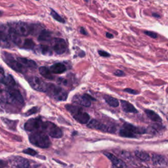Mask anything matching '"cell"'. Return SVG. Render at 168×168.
<instances>
[{"instance_id":"obj_1","label":"cell","mask_w":168,"mask_h":168,"mask_svg":"<svg viewBox=\"0 0 168 168\" xmlns=\"http://www.w3.org/2000/svg\"><path fill=\"white\" fill-rule=\"evenodd\" d=\"M31 144L42 149H46L51 145V140L49 137L43 131H36L29 137Z\"/></svg>"},{"instance_id":"obj_2","label":"cell","mask_w":168,"mask_h":168,"mask_svg":"<svg viewBox=\"0 0 168 168\" xmlns=\"http://www.w3.org/2000/svg\"><path fill=\"white\" fill-rule=\"evenodd\" d=\"M46 93L53 99L56 100H61L64 101L68 97V93L61 87L57 86L53 84H48V88Z\"/></svg>"},{"instance_id":"obj_3","label":"cell","mask_w":168,"mask_h":168,"mask_svg":"<svg viewBox=\"0 0 168 168\" xmlns=\"http://www.w3.org/2000/svg\"><path fill=\"white\" fill-rule=\"evenodd\" d=\"M2 59L4 60L6 64L15 71L22 74H24L26 72V66H24L21 63H20L17 59H15L12 55L9 54V53L6 52H3L2 53Z\"/></svg>"},{"instance_id":"obj_4","label":"cell","mask_w":168,"mask_h":168,"mask_svg":"<svg viewBox=\"0 0 168 168\" xmlns=\"http://www.w3.org/2000/svg\"><path fill=\"white\" fill-rule=\"evenodd\" d=\"M44 122L41 118H31L24 124V129L28 131H43Z\"/></svg>"},{"instance_id":"obj_5","label":"cell","mask_w":168,"mask_h":168,"mask_svg":"<svg viewBox=\"0 0 168 168\" xmlns=\"http://www.w3.org/2000/svg\"><path fill=\"white\" fill-rule=\"evenodd\" d=\"M43 131L47 133L49 135L53 138H61L63 135L62 130L55 124L49 122H44Z\"/></svg>"},{"instance_id":"obj_6","label":"cell","mask_w":168,"mask_h":168,"mask_svg":"<svg viewBox=\"0 0 168 168\" xmlns=\"http://www.w3.org/2000/svg\"><path fill=\"white\" fill-rule=\"evenodd\" d=\"M87 127L91 129L107 133H114L116 131V128H115L114 126L106 125L96 120H92L89 121V122L87 123Z\"/></svg>"},{"instance_id":"obj_7","label":"cell","mask_w":168,"mask_h":168,"mask_svg":"<svg viewBox=\"0 0 168 168\" xmlns=\"http://www.w3.org/2000/svg\"><path fill=\"white\" fill-rule=\"evenodd\" d=\"M51 43L53 51H54L57 55L64 54L67 50L66 43L65 40L62 38H53L51 40Z\"/></svg>"},{"instance_id":"obj_8","label":"cell","mask_w":168,"mask_h":168,"mask_svg":"<svg viewBox=\"0 0 168 168\" xmlns=\"http://www.w3.org/2000/svg\"><path fill=\"white\" fill-rule=\"evenodd\" d=\"M28 82L33 89L41 92H46L48 84L36 76H32L28 79Z\"/></svg>"},{"instance_id":"obj_9","label":"cell","mask_w":168,"mask_h":168,"mask_svg":"<svg viewBox=\"0 0 168 168\" xmlns=\"http://www.w3.org/2000/svg\"><path fill=\"white\" fill-rule=\"evenodd\" d=\"M9 164L12 167L26 168L30 167V162L26 158L21 156H14L9 159Z\"/></svg>"},{"instance_id":"obj_10","label":"cell","mask_w":168,"mask_h":168,"mask_svg":"<svg viewBox=\"0 0 168 168\" xmlns=\"http://www.w3.org/2000/svg\"><path fill=\"white\" fill-rule=\"evenodd\" d=\"M14 29L21 36H27L31 33V26L25 23L19 22L17 23Z\"/></svg>"},{"instance_id":"obj_11","label":"cell","mask_w":168,"mask_h":168,"mask_svg":"<svg viewBox=\"0 0 168 168\" xmlns=\"http://www.w3.org/2000/svg\"><path fill=\"white\" fill-rule=\"evenodd\" d=\"M104 154L111 161L114 167H127V165L125 164L124 162H123L122 160H120L118 158H117L116 156H114V154L111 153H109V152H106Z\"/></svg>"},{"instance_id":"obj_12","label":"cell","mask_w":168,"mask_h":168,"mask_svg":"<svg viewBox=\"0 0 168 168\" xmlns=\"http://www.w3.org/2000/svg\"><path fill=\"white\" fill-rule=\"evenodd\" d=\"M7 91L9 93L11 97L13 99H14L16 102L21 104H24V99L21 95V92H20L18 90L13 89V87H9V89H8Z\"/></svg>"},{"instance_id":"obj_13","label":"cell","mask_w":168,"mask_h":168,"mask_svg":"<svg viewBox=\"0 0 168 168\" xmlns=\"http://www.w3.org/2000/svg\"><path fill=\"white\" fill-rule=\"evenodd\" d=\"M73 117L78 122L82 124H87L89 122L90 120L89 114L86 112H84L82 110L75 114L74 115H73Z\"/></svg>"},{"instance_id":"obj_14","label":"cell","mask_w":168,"mask_h":168,"mask_svg":"<svg viewBox=\"0 0 168 168\" xmlns=\"http://www.w3.org/2000/svg\"><path fill=\"white\" fill-rule=\"evenodd\" d=\"M9 36L10 39L13 43L16 44L17 45H18L19 47H21L22 48V45L23 43V40H22L21 38L20 37L21 36L18 34L14 28H11L9 30Z\"/></svg>"},{"instance_id":"obj_15","label":"cell","mask_w":168,"mask_h":168,"mask_svg":"<svg viewBox=\"0 0 168 168\" xmlns=\"http://www.w3.org/2000/svg\"><path fill=\"white\" fill-rule=\"evenodd\" d=\"M152 162L154 165H160V166H166L168 165V161L167 159L159 154H153L152 157Z\"/></svg>"},{"instance_id":"obj_16","label":"cell","mask_w":168,"mask_h":168,"mask_svg":"<svg viewBox=\"0 0 168 168\" xmlns=\"http://www.w3.org/2000/svg\"><path fill=\"white\" fill-rule=\"evenodd\" d=\"M73 102L78 103L80 105H82L86 107H89L91 106V103L89 99H87L84 95L83 96L80 95H75L73 97Z\"/></svg>"},{"instance_id":"obj_17","label":"cell","mask_w":168,"mask_h":168,"mask_svg":"<svg viewBox=\"0 0 168 168\" xmlns=\"http://www.w3.org/2000/svg\"><path fill=\"white\" fill-rule=\"evenodd\" d=\"M120 103H121V106H122V109L124 112H127V113H137L138 112V110L135 109V107L130 103L126 101V100H121Z\"/></svg>"},{"instance_id":"obj_18","label":"cell","mask_w":168,"mask_h":168,"mask_svg":"<svg viewBox=\"0 0 168 168\" xmlns=\"http://www.w3.org/2000/svg\"><path fill=\"white\" fill-rule=\"evenodd\" d=\"M9 36L6 33L0 30V47L3 48H9L11 44L9 42Z\"/></svg>"},{"instance_id":"obj_19","label":"cell","mask_w":168,"mask_h":168,"mask_svg":"<svg viewBox=\"0 0 168 168\" xmlns=\"http://www.w3.org/2000/svg\"><path fill=\"white\" fill-rule=\"evenodd\" d=\"M50 70L53 74H60L64 72L66 70V68L64 64H63V63H56L55 64L52 65L50 67Z\"/></svg>"},{"instance_id":"obj_20","label":"cell","mask_w":168,"mask_h":168,"mask_svg":"<svg viewBox=\"0 0 168 168\" xmlns=\"http://www.w3.org/2000/svg\"><path fill=\"white\" fill-rule=\"evenodd\" d=\"M17 60L26 67H28V68H31V69H35L37 67L36 63L32 60H30V59H25V58H21V57L17 58Z\"/></svg>"},{"instance_id":"obj_21","label":"cell","mask_w":168,"mask_h":168,"mask_svg":"<svg viewBox=\"0 0 168 168\" xmlns=\"http://www.w3.org/2000/svg\"><path fill=\"white\" fill-rule=\"evenodd\" d=\"M119 134H120V135L122 137H127V138H136L137 137L136 134H135L130 130L126 128V127L124 126L122 127V129L120 130Z\"/></svg>"},{"instance_id":"obj_22","label":"cell","mask_w":168,"mask_h":168,"mask_svg":"<svg viewBox=\"0 0 168 168\" xmlns=\"http://www.w3.org/2000/svg\"><path fill=\"white\" fill-rule=\"evenodd\" d=\"M38 51L43 55L51 56L53 55V51L49 46L46 45H40L38 46Z\"/></svg>"},{"instance_id":"obj_23","label":"cell","mask_w":168,"mask_h":168,"mask_svg":"<svg viewBox=\"0 0 168 168\" xmlns=\"http://www.w3.org/2000/svg\"><path fill=\"white\" fill-rule=\"evenodd\" d=\"M39 72L43 77L48 79H54V76H53L51 71L47 67L42 66L39 69Z\"/></svg>"},{"instance_id":"obj_24","label":"cell","mask_w":168,"mask_h":168,"mask_svg":"<svg viewBox=\"0 0 168 168\" xmlns=\"http://www.w3.org/2000/svg\"><path fill=\"white\" fill-rule=\"evenodd\" d=\"M145 112L146 114V116L149 117L151 120L154 121V122H162V118H160V116L158 115V114H157L153 110H151L149 109H146L145 110Z\"/></svg>"},{"instance_id":"obj_25","label":"cell","mask_w":168,"mask_h":168,"mask_svg":"<svg viewBox=\"0 0 168 168\" xmlns=\"http://www.w3.org/2000/svg\"><path fill=\"white\" fill-rule=\"evenodd\" d=\"M52 39L51 33L49 31L46 30H43L39 33L38 36V40L41 42H48Z\"/></svg>"},{"instance_id":"obj_26","label":"cell","mask_w":168,"mask_h":168,"mask_svg":"<svg viewBox=\"0 0 168 168\" xmlns=\"http://www.w3.org/2000/svg\"><path fill=\"white\" fill-rule=\"evenodd\" d=\"M104 99L105 100V101L107 104H109L110 106L112 107H118L120 105V102L119 100L111 96H109L108 95H106L104 96Z\"/></svg>"},{"instance_id":"obj_27","label":"cell","mask_w":168,"mask_h":168,"mask_svg":"<svg viewBox=\"0 0 168 168\" xmlns=\"http://www.w3.org/2000/svg\"><path fill=\"white\" fill-rule=\"evenodd\" d=\"M2 84L5 85L6 86H8V87H15L16 85V82L15 81V79L11 75L5 76V78L3 79Z\"/></svg>"},{"instance_id":"obj_28","label":"cell","mask_w":168,"mask_h":168,"mask_svg":"<svg viewBox=\"0 0 168 168\" xmlns=\"http://www.w3.org/2000/svg\"><path fill=\"white\" fill-rule=\"evenodd\" d=\"M136 156L140 160L142 161H147L149 160L150 156L147 152L142 150H136L135 152Z\"/></svg>"},{"instance_id":"obj_29","label":"cell","mask_w":168,"mask_h":168,"mask_svg":"<svg viewBox=\"0 0 168 168\" xmlns=\"http://www.w3.org/2000/svg\"><path fill=\"white\" fill-rule=\"evenodd\" d=\"M66 109L68 110L69 112H70L72 115H74L75 114L82 111V109L80 108L79 106H76V105H71V104H67L65 106Z\"/></svg>"},{"instance_id":"obj_30","label":"cell","mask_w":168,"mask_h":168,"mask_svg":"<svg viewBox=\"0 0 168 168\" xmlns=\"http://www.w3.org/2000/svg\"><path fill=\"white\" fill-rule=\"evenodd\" d=\"M35 43L31 39H26L24 40L22 48L25 49H32L34 48Z\"/></svg>"},{"instance_id":"obj_31","label":"cell","mask_w":168,"mask_h":168,"mask_svg":"<svg viewBox=\"0 0 168 168\" xmlns=\"http://www.w3.org/2000/svg\"><path fill=\"white\" fill-rule=\"evenodd\" d=\"M51 15L53 17V18H54L55 20H56L57 21L60 23H65V21H64V19L62 17H60L58 13L55 11L53 10V9H51Z\"/></svg>"},{"instance_id":"obj_32","label":"cell","mask_w":168,"mask_h":168,"mask_svg":"<svg viewBox=\"0 0 168 168\" xmlns=\"http://www.w3.org/2000/svg\"><path fill=\"white\" fill-rule=\"evenodd\" d=\"M2 120L3 121V122L7 125H8V127H9V128H11V126H12V130H13V127H15V128L17 123V121L14 122V121L9 120H8V119H6V118H2Z\"/></svg>"},{"instance_id":"obj_33","label":"cell","mask_w":168,"mask_h":168,"mask_svg":"<svg viewBox=\"0 0 168 168\" xmlns=\"http://www.w3.org/2000/svg\"><path fill=\"white\" fill-rule=\"evenodd\" d=\"M23 152L24 154H28V155H30L32 156H35L38 154V152L36 150H34L32 149H30V148H28V149H26L24 150Z\"/></svg>"},{"instance_id":"obj_34","label":"cell","mask_w":168,"mask_h":168,"mask_svg":"<svg viewBox=\"0 0 168 168\" xmlns=\"http://www.w3.org/2000/svg\"><path fill=\"white\" fill-rule=\"evenodd\" d=\"M144 33H145V34L147 35L148 36H149V37H150L152 38L155 39V38H156L158 37L157 33H155V32H151V31H145Z\"/></svg>"},{"instance_id":"obj_35","label":"cell","mask_w":168,"mask_h":168,"mask_svg":"<svg viewBox=\"0 0 168 168\" xmlns=\"http://www.w3.org/2000/svg\"><path fill=\"white\" fill-rule=\"evenodd\" d=\"M38 112V109L37 108V107H33V108L30 109L27 112H26L25 114V115H26V116H30V115H32V114L37 113Z\"/></svg>"},{"instance_id":"obj_36","label":"cell","mask_w":168,"mask_h":168,"mask_svg":"<svg viewBox=\"0 0 168 168\" xmlns=\"http://www.w3.org/2000/svg\"><path fill=\"white\" fill-rule=\"evenodd\" d=\"M5 72L2 67L0 66V83H3V79H5Z\"/></svg>"},{"instance_id":"obj_37","label":"cell","mask_w":168,"mask_h":168,"mask_svg":"<svg viewBox=\"0 0 168 168\" xmlns=\"http://www.w3.org/2000/svg\"><path fill=\"white\" fill-rule=\"evenodd\" d=\"M57 83L59 84L63 85H67L69 84L68 80L64 78H59V79L57 80Z\"/></svg>"},{"instance_id":"obj_38","label":"cell","mask_w":168,"mask_h":168,"mask_svg":"<svg viewBox=\"0 0 168 168\" xmlns=\"http://www.w3.org/2000/svg\"><path fill=\"white\" fill-rule=\"evenodd\" d=\"M124 92L128 93L130 94H133V95H137V94L139 93V92L135 89H130V88H126L125 89L123 90Z\"/></svg>"},{"instance_id":"obj_39","label":"cell","mask_w":168,"mask_h":168,"mask_svg":"<svg viewBox=\"0 0 168 168\" xmlns=\"http://www.w3.org/2000/svg\"><path fill=\"white\" fill-rule=\"evenodd\" d=\"M114 74L116 76H119V77H122V76H125V74L124 71L120 70H117L114 73Z\"/></svg>"},{"instance_id":"obj_40","label":"cell","mask_w":168,"mask_h":168,"mask_svg":"<svg viewBox=\"0 0 168 168\" xmlns=\"http://www.w3.org/2000/svg\"><path fill=\"white\" fill-rule=\"evenodd\" d=\"M99 54L100 55V56H102L103 57H109L110 56V55L109 54V53H107L104 51H102V50H99Z\"/></svg>"},{"instance_id":"obj_41","label":"cell","mask_w":168,"mask_h":168,"mask_svg":"<svg viewBox=\"0 0 168 168\" xmlns=\"http://www.w3.org/2000/svg\"><path fill=\"white\" fill-rule=\"evenodd\" d=\"M8 166V163L3 160H0V167H4Z\"/></svg>"},{"instance_id":"obj_42","label":"cell","mask_w":168,"mask_h":168,"mask_svg":"<svg viewBox=\"0 0 168 168\" xmlns=\"http://www.w3.org/2000/svg\"><path fill=\"white\" fill-rule=\"evenodd\" d=\"M80 32H81L82 34H84V35H87V32L85 31V30L82 27L80 28Z\"/></svg>"},{"instance_id":"obj_43","label":"cell","mask_w":168,"mask_h":168,"mask_svg":"<svg viewBox=\"0 0 168 168\" xmlns=\"http://www.w3.org/2000/svg\"><path fill=\"white\" fill-rule=\"evenodd\" d=\"M87 99H89L90 100H95V98H93V97H91V96H90L89 95H87V94H85V95H84Z\"/></svg>"},{"instance_id":"obj_44","label":"cell","mask_w":168,"mask_h":168,"mask_svg":"<svg viewBox=\"0 0 168 168\" xmlns=\"http://www.w3.org/2000/svg\"><path fill=\"white\" fill-rule=\"evenodd\" d=\"M106 38H114V36L112 34V33H110L109 32L106 33Z\"/></svg>"},{"instance_id":"obj_45","label":"cell","mask_w":168,"mask_h":168,"mask_svg":"<svg viewBox=\"0 0 168 168\" xmlns=\"http://www.w3.org/2000/svg\"><path fill=\"white\" fill-rule=\"evenodd\" d=\"M152 16L156 18H160V16L158 14V13H152Z\"/></svg>"},{"instance_id":"obj_46","label":"cell","mask_w":168,"mask_h":168,"mask_svg":"<svg viewBox=\"0 0 168 168\" xmlns=\"http://www.w3.org/2000/svg\"><path fill=\"white\" fill-rule=\"evenodd\" d=\"M2 14H3V13H2V11H0V16H1V15H2Z\"/></svg>"},{"instance_id":"obj_47","label":"cell","mask_w":168,"mask_h":168,"mask_svg":"<svg viewBox=\"0 0 168 168\" xmlns=\"http://www.w3.org/2000/svg\"><path fill=\"white\" fill-rule=\"evenodd\" d=\"M2 92V89H1V88H0V93H1Z\"/></svg>"},{"instance_id":"obj_48","label":"cell","mask_w":168,"mask_h":168,"mask_svg":"<svg viewBox=\"0 0 168 168\" xmlns=\"http://www.w3.org/2000/svg\"><path fill=\"white\" fill-rule=\"evenodd\" d=\"M37 1H38V0H37Z\"/></svg>"}]
</instances>
